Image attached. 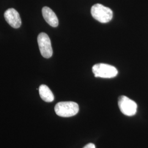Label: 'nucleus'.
<instances>
[{"label": "nucleus", "mask_w": 148, "mask_h": 148, "mask_svg": "<svg viewBox=\"0 0 148 148\" xmlns=\"http://www.w3.org/2000/svg\"><path fill=\"white\" fill-rule=\"evenodd\" d=\"M54 110L59 116L69 117L74 116L78 113L79 106L74 101H62L56 105Z\"/></svg>", "instance_id": "obj_1"}, {"label": "nucleus", "mask_w": 148, "mask_h": 148, "mask_svg": "<svg viewBox=\"0 0 148 148\" xmlns=\"http://www.w3.org/2000/svg\"><path fill=\"white\" fill-rule=\"evenodd\" d=\"M91 14L92 16L101 23H106L111 21L113 13L110 8L101 4H95L91 8Z\"/></svg>", "instance_id": "obj_2"}, {"label": "nucleus", "mask_w": 148, "mask_h": 148, "mask_svg": "<svg viewBox=\"0 0 148 148\" xmlns=\"http://www.w3.org/2000/svg\"><path fill=\"white\" fill-rule=\"evenodd\" d=\"M95 77L110 79L116 76L118 71L114 66L107 64H96L92 67Z\"/></svg>", "instance_id": "obj_3"}, {"label": "nucleus", "mask_w": 148, "mask_h": 148, "mask_svg": "<svg viewBox=\"0 0 148 148\" xmlns=\"http://www.w3.org/2000/svg\"><path fill=\"white\" fill-rule=\"evenodd\" d=\"M118 106L122 113L128 116L134 115L137 111V103L125 95L119 98Z\"/></svg>", "instance_id": "obj_4"}, {"label": "nucleus", "mask_w": 148, "mask_h": 148, "mask_svg": "<svg viewBox=\"0 0 148 148\" xmlns=\"http://www.w3.org/2000/svg\"><path fill=\"white\" fill-rule=\"evenodd\" d=\"M37 42L42 56L45 58H51L53 54V49L47 34L45 32L40 33L37 37Z\"/></svg>", "instance_id": "obj_5"}, {"label": "nucleus", "mask_w": 148, "mask_h": 148, "mask_svg": "<svg viewBox=\"0 0 148 148\" xmlns=\"http://www.w3.org/2000/svg\"><path fill=\"white\" fill-rule=\"evenodd\" d=\"M4 16L8 24L13 28L18 29L21 25V20L19 13L14 8H10L5 11Z\"/></svg>", "instance_id": "obj_6"}, {"label": "nucleus", "mask_w": 148, "mask_h": 148, "mask_svg": "<svg viewBox=\"0 0 148 148\" xmlns=\"http://www.w3.org/2000/svg\"><path fill=\"white\" fill-rule=\"evenodd\" d=\"M42 13L43 18L49 25L54 27L58 26V19L55 13L50 8L48 7H43Z\"/></svg>", "instance_id": "obj_7"}, {"label": "nucleus", "mask_w": 148, "mask_h": 148, "mask_svg": "<svg viewBox=\"0 0 148 148\" xmlns=\"http://www.w3.org/2000/svg\"><path fill=\"white\" fill-rule=\"evenodd\" d=\"M39 94L43 101L46 102H52L54 101V97L52 92L49 89L47 86L41 85L39 87Z\"/></svg>", "instance_id": "obj_8"}, {"label": "nucleus", "mask_w": 148, "mask_h": 148, "mask_svg": "<svg viewBox=\"0 0 148 148\" xmlns=\"http://www.w3.org/2000/svg\"><path fill=\"white\" fill-rule=\"evenodd\" d=\"M83 148H95V145L93 143H89L85 145Z\"/></svg>", "instance_id": "obj_9"}]
</instances>
